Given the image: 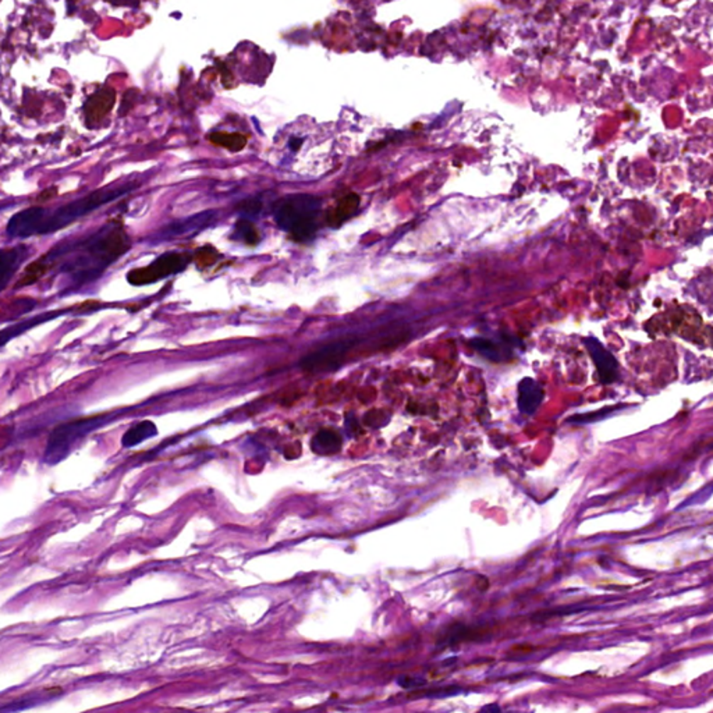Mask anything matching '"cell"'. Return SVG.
<instances>
[{
  "instance_id": "5",
  "label": "cell",
  "mask_w": 713,
  "mask_h": 713,
  "mask_svg": "<svg viewBox=\"0 0 713 713\" xmlns=\"http://www.w3.org/2000/svg\"><path fill=\"white\" fill-rule=\"evenodd\" d=\"M216 221H218L216 211L199 212V214H195V215H191L187 218L175 221L169 225L163 226L157 231H155L148 237L143 238V243L150 247H156V245L176 241L179 238L192 237V236L204 231L205 228L215 225Z\"/></svg>"
},
{
  "instance_id": "2",
  "label": "cell",
  "mask_w": 713,
  "mask_h": 713,
  "mask_svg": "<svg viewBox=\"0 0 713 713\" xmlns=\"http://www.w3.org/2000/svg\"><path fill=\"white\" fill-rule=\"evenodd\" d=\"M321 198L309 194H292L282 198L273 208L277 226L287 231L293 240L308 243L314 240L321 214Z\"/></svg>"
},
{
  "instance_id": "3",
  "label": "cell",
  "mask_w": 713,
  "mask_h": 713,
  "mask_svg": "<svg viewBox=\"0 0 713 713\" xmlns=\"http://www.w3.org/2000/svg\"><path fill=\"white\" fill-rule=\"evenodd\" d=\"M136 184H126L120 187H106L96 189L85 197H81L75 201H72L52 214L46 215V219L40 228V234H50L65 228L66 226L72 225L75 221L92 214L98 208L113 202L126 194L131 192Z\"/></svg>"
},
{
  "instance_id": "19",
  "label": "cell",
  "mask_w": 713,
  "mask_h": 713,
  "mask_svg": "<svg viewBox=\"0 0 713 713\" xmlns=\"http://www.w3.org/2000/svg\"><path fill=\"white\" fill-rule=\"evenodd\" d=\"M262 211V204L260 199H248L238 205V214L243 219L254 221L260 216Z\"/></svg>"
},
{
  "instance_id": "21",
  "label": "cell",
  "mask_w": 713,
  "mask_h": 713,
  "mask_svg": "<svg viewBox=\"0 0 713 713\" xmlns=\"http://www.w3.org/2000/svg\"><path fill=\"white\" fill-rule=\"evenodd\" d=\"M106 1H111L113 4L116 6H137L138 0H106Z\"/></svg>"
},
{
  "instance_id": "13",
  "label": "cell",
  "mask_w": 713,
  "mask_h": 713,
  "mask_svg": "<svg viewBox=\"0 0 713 713\" xmlns=\"http://www.w3.org/2000/svg\"><path fill=\"white\" fill-rule=\"evenodd\" d=\"M311 449L321 455L336 454L341 449V436L333 429H321L311 441Z\"/></svg>"
},
{
  "instance_id": "14",
  "label": "cell",
  "mask_w": 713,
  "mask_h": 713,
  "mask_svg": "<svg viewBox=\"0 0 713 713\" xmlns=\"http://www.w3.org/2000/svg\"><path fill=\"white\" fill-rule=\"evenodd\" d=\"M156 433H157V428H156V425L153 422L143 421V422H138L137 425L131 426L124 433V436L121 439V443H123L124 448H133V446H137V445L143 443L147 439L153 438Z\"/></svg>"
},
{
  "instance_id": "11",
  "label": "cell",
  "mask_w": 713,
  "mask_h": 713,
  "mask_svg": "<svg viewBox=\"0 0 713 713\" xmlns=\"http://www.w3.org/2000/svg\"><path fill=\"white\" fill-rule=\"evenodd\" d=\"M27 257L26 247H16L10 250H3L0 253V289L4 290L9 284L11 276L16 273L18 266Z\"/></svg>"
},
{
  "instance_id": "20",
  "label": "cell",
  "mask_w": 713,
  "mask_h": 713,
  "mask_svg": "<svg viewBox=\"0 0 713 713\" xmlns=\"http://www.w3.org/2000/svg\"><path fill=\"white\" fill-rule=\"evenodd\" d=\"M614 410H616V407H606V409H602V410L594 411V413L574 415V416L568 418V421H570V422H577V424H588V422H594V421L602 419L603 416H606V415L613 413Z\"/></svg>"
},
{
  "instance_id": "8",
  "label": "cell",
  "mask_w": 713,
  "mask_h": 713,
  "mask_svg": "<svg viewBox=\"0 0 713 713\" xmlns=\"http://www.w3.org/2000/svg\"><path fill=\"white\" fill-rule=\"evenodd\" d=\"M48 212L40 206L27 208L16 214L7 223V234L13 238H28L40 234Z\"/></svg>"
},
{
  "instance_id": "12",
  "label": "cell",
  "mask_w": 713,
  "mask_h": 713,
  "mask_svg": "<svg viewBox=\"0 0 713 713\" xmlns=\"http://www.w3.org/2000/svg\"><path fill=\"white\" fill-rule=\"evenodd\" d=\"M62 314H63L62 311H50V312H45V314L37 315V316H34V318H31V319L23 321V322H20V324H17V325H13V326H9V328L3 329V332H1V335H0L1 344L4 346L9 340L17 338L18 335H21V333H24V332H27V331H30V329L35 328L38 325H42V324H45V322H48V321H52V319H55V318L60 316Z\"/></svg>"
},
{
  "instance_id": "18",
  "label": "cell",
  "mask_w": 713,
  "mask_h": 713,
  "mask_svg": "<svg viewBox=\"0 0 713 713\" xmlns=\"http://www.w3.org/2000/svg\"><path fill=\"white\" fill-rule=\"evenodd\" d=\"M212 141L215 144H219V145H223L226 148L231 150H240L244 148V145L247 144V140L245 137L243 136H238V134H214L212 136Z\"/></svg>"
},
{
  "instance_id": "17",
  "label": "cell",
  "mask_w": 713,
  "mask_h": 713,
  "mask_svg": "<svg viewBox=\"0 0 713 713\" xmlns=\"http://www.w3.org/2000/svg\"><path fill=\"white\" fill-rule=\"evenodd\" d=\"M236 234L238 238H241L248 245H257L261 240L260 233L253 223V221L243 219V218L236 225Z\"/></svg>"
},
{
  "instance_id": "9",
  "label": "cell",
  "mask_w": 713,
  "mask_h": 713,
  "mask_svg": "<svg viewBox=\"0 0 713 713\" xmlns=\"http://www.w3.org/2000/svg\"><path fill=\"white\" fill-rule=\"evenodd\" d=\"M590 355L592 357L603 385L613 383L619 376V363L614 355L602 344L598 338H587L584 340Z\"/></svg>"
},
{
  "instance_id": "22",
  "label": "cell",
  "mask_w": 713,
  "mask_h": 713,
  "mask_svg": "<svg viewBox=\"0 0 713 713\" xmlns=\"http://www.w3.org/2000/svg\"><path fill=\"white\" fill-rule=\"evenodd\" d=\"M301 143H302L301 140H299V138H294V140H292V141H290V147H292V148L294 150H299Z\"/></svg>"
},
{
  "instance_id": "10",
  "label": "cell",
  "mask_w": 713,
  "mask_h": 713,
  "mask_svg": "<svg viewBox=\"0 0 713 713\" xmlns=\"http://www.w3.org/2000/svg\"><path fill=\"white\" fill-rule=\"evenodd\" d=\"M545 392L542 386L532 377H524L519 383V410L526 415H532L543 402Z\"/></svg>"
},
{
  "instance_id": "7",
  "label": "cell",
  "mask_w": 713,
  "mask_h": 713,
  "mask_svg": "<svg viewBox=\"0 0 713 713\" xmlns=\"http://www.w3.org/2000/svg\"><path fill=\"white\" fill-rule=\"evenodd\" d=\"M188 262L189 260L184 254L166 253L144 267L131 269L127 275V280L133 286L150 284L172 275L183 272L187 267Z\"/></svg>"
},
{
  "instance_id": "6",
  "label": "cell",
  "mask_w": 713,
  "mask_h": 713,
  "mask_svg": "<svg viewBox=\"0 0 713 713\" xmlns=\"http://www.w3.org/2000/svg\"><path fill=\"white\" fill-rule=\"evenodd\" d=\"M355 338L338 340L319 347L318 350L306 354L300 361V367L308 374H328L338 370L353 346Z\"/></svg>"
},
{
  "instance_id": "4",
  "label": "cell",
  "mask_w": 713,
  "mask_h": 713,
  "mask_svg": "<svg viewBox=\"0 0 713 713\" xmlns=\"http://www.w3.org/2000/svg\"><path fill=\"white\" fill-rule=\"evenodd\" d=\"M109 419L111 416L102 415V416L72 421L56 426L48 439L46 449L43 453V461L49 465L60 463L74 451L75 446L87 435L106 425Z\"/></svg>"
},
{
  "instance_id": "1",
  "label": "cell",
  "mask_w": 713,
  "mask_h": 713,
  "mask_svg": "<svg viewBox=\"0 0 713 713\" xmlns=\"http://www.w3.org/2000/svg\"><path fill=\"white\" fill-rule=\"evenodd\" d=\"M130 238L120 225L111 223L91 233L77 243H63L55 247L45 258L53 262L60 257L70 255L63 262L60 272L67 275L74 286L94 282L130 250Z\"/></svg>"
},
{
  "instance_id": "16",
  "label": "cell",
  "mask_w": 713,
  "mask_h": 713,
  "mask_svg": "<svg viewBox=\"0 0 713 713\" xmlns=\"http://www.w3.org/2000/svg\"><path fill=\"white\" fill-rule=\"evenodd\" d=\"M474 348L490 361H502L506 358L504 350L494 341L489 338H472Z\"/></svg>"
},
{
  "instance_id": "15",
  "label": "cell",
  "mask_w": 713,
  "mask_h": 713,
  "mask_svg": "<svg viewBox=\"0 0 713 713\" xmlns=\"http://www.w3.org/2000/svg\"><path fill=\"white\" fill-rule=\"evenodd\" d=\"M360 205V198L355 194H348L347 197L341 198L338 202V205L333 208L331 216L328 218L329 223L335 227L344 223L348 218H351Z\"/></svg>"
}]
</instances>
